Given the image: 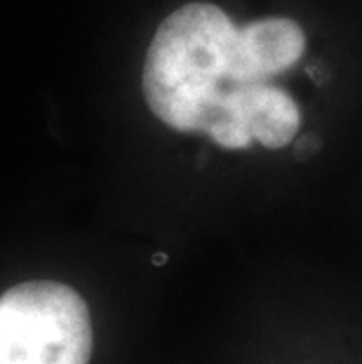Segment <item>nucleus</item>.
Wrapping results in <instances>:
<instances>
[{"label": "nucleus", "instance_id": "1", "mask_svg": "<svg viewBox=\"0 0 362 364\" xmlns=\"http://www.w3.org/2000/svg\"><path fill=\"white\" fill-rule=\"evenodd\" d=\"M238 26L221 7L188 3L158 26L144 61L151 113L176 132H205L233 78Z\"/></svg>", "mask_w": 362, "mask_h": 364}, {"label": "nucleus", "instance_id": "2", "mask_svg": "<svg viewBox=\"0 0 362 364\" xmlns=\"http://www.w3.org/2000/svg\"><path fill=\"white\" fill-rule=\"evenodd\" d=\"M95 334L73 287L31 280L0 296V364H90Z\"/></svg>", "mask_w": 362, "mask_h": 364}, {"label": "nucleus", "instance_id": "3", "mask_svg": "<svg viewBox=\"0 0 362 364\" xmlns=\"http://www.w3.org/2000/svg\"><path fill=\"white\" fill-rule=\"evenodd\" d=\"M302 127V108L287 92L268 82L235 85L221 95L203 134L226 151H243L252 141L284 149Z\"/></svg>", "mask_w": 362, "mask_h": 364}, {"label": "nucleus", "instance_id": "4", "mask_svg": "<svg viewBox=\"0 0 362 364\" xmlns=\"http://www.w3.org/2000/svg\"><path fill=\"white\" fill-rule=\"evenodd\" d=\"M304 52L306 33L289 17H268L238 26L230 87L268 82L273 75L294 66Z\"/></svg>", "mask_w": 362, "mask_h": 364}, {"label": "nucleus", "instance_id": "5", "mask_svg": "<svg viewBox=\"0 0 362 364\" xmlns=\"http://www.w3.org/2000/svg\"><path fill=\"white\" fill-rule=\"evenodd\" d=\"M165 259H167V257H165V254H158V257H156V259H153V261H156V263H158V266H160V263H165Z\"/></svg>", "mask_w": 362, "mask_h": 364}]
</instances>
